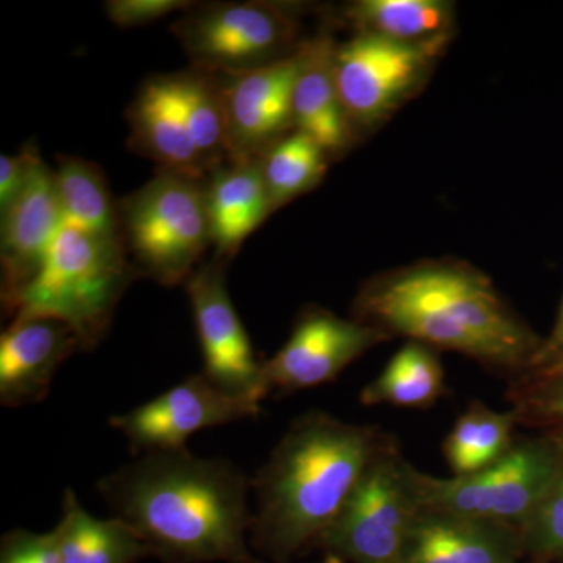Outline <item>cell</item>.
I'll return each instance as SVG.
<instances>
[{
    "label": "cell",
    "mask_w": 563,
    "mask_h": 563,
    "mask_svg": "<svg viewBox=\"0 0 563 563\" xmlns=\"http://www.w3.org/2000/svg\"><path fill=\"white\" fill-rule=\"evenodd\" d=\"M114 518L165 563H262L252 554L251 479L187 450L141 454L98 483Z\"/></svg>",
    "instance_id": "6da1fadb"
},
{
    "label": "cell",
    "mask_w": 563,
    "mask_h": 563,
    "mask_svg": "<svg viewBox=\"0 0 563 563\" xmlns=\"http://www.w3.org/2000/svg\"><path fill=\"white\" fill-rule=\"evenodd\" d=\"M385 432L312 410L291 422L251 479V544L274 563L312 547L342 514Z\"/></svg>",
    "instance_id": "7a4b0ae2"
},
{
    "label": "cell",
    "mask_w": 563,
    "mask_h": 563,
    "mask_svg": "<svg viewBox=\"0 0 563 563\" xmlns=\"http://www.w3.org/2000/svg\"><path fill=\"white\" fill-rule=\"evenodd\" d=\"M354 314L388 335L459 352L515 376L542 344L492 280L461 263H418L376 277L358 291Z\"/></svg>",
    "instance_id": "3957f363"
},
{
    "label": "cell",
    "mask_w": 563,
    "mask_h": 563,
    "mask_svg": "<svg viewBox=\"0 0 563 563\" xmlns=\"http://www.w3.org/2000/svg\"><path fill=\"white\" fill-rule=\"evenodd\" d=\"M139 277L124 244L63 228L10 317H46L65 322L76 335L79 350L91 351L106 339L122 295Z\"/></svg>",
    "instance_id": "277c9868"
},
{
    "label": "cell",
    "mask_w": 563,
    "mask_h": 563,
    "mask_svg": "<svg viewBox=\"0 0 563 563\" xmlns=\"http://www.w3.org/2000/svg\"><path fill=\"white\" fill-rule=\"evenodd\" d=\"M118 209L125 251L140 276L163 287L187 284L211 246L206 180L158 169Z\"/></svg>",
    "instance_id": "5b68a950"
},
{
    "label": "cell",
    "mask_w": 563,
    "mask_h": 563,
    "mask_svg": "<svg viewBox=\"0 0 563 563\" xmlns=\"http://www.w3.org/2000/svg\"><path fill=\"white\" fill-rule=\"evenodd\" d=\"M417 468L385 433L357 487L320 547L354 563H406L422 514Z\"/></svg>",
    "instance_id": "8992f818"
},
{
    "label": "cell",
    "mask_w": 563,
    "mask_h": 563,
    "mask_svg": "<svg viewBox=\"0 0 563 563\" xmlns=\"http://www.w3.org/2000/svg\"><path fill=\"white\" fill-rule=\"evenodd\" d=\"M563 455V435L515 440L514 446L481 472L440 479L417 472L424 510L507 526L520 532L553 483Z\"/></svg>",
    "instance_id": "52a82bcc"
},
{
    "label": "cell",
    "mask_w": 563,
    "mask_h": 563,
    "mask_svg": "<svg viewBox=\"0 0 563 563\" xmlns=\"http://www.w3.org/2000/svg\"><path fill=\"white\" fill-rule=\"evenodd\" d=\"M172 31L192 69L239 76L291 57L298 24L285 7L269 2H228L192 7Z\"/></svg>",
    "instance_id": "ba28073f"
},
{
    "label": "cell",
    "mask_w": 563,
    "mask_h": 563,
    "mask_svg": "<svg viewBox=\"0 0 563 563\" xmlns=\"http://www.w3.org/2000/svg\"><path fill=\"white\" fill-rule=\"evenodd\" d=\"M446 38L402 43L358 33L335 49L336 88L352 129L372 125L421 84Z\"/></svg>",
    "instance_id": "9c48e42d"
},
{
    "label": "cell",
    "mask_w": 563,
    "mask_h": 563,
    "mask_svg": "<svg viewBox=\"0 0 563 563\" xmlns=\"http://www.w3.org/2000/svg\"><path fill=\"white\" fill-rule=\"evenodd\" d=\"M261 404L222 390L199 373L152 401L111 417L110 424L135 454L169 453L187 450V440L203 429L257 417Z\"/></svg>",
    "instance_id": "30bf717a"
},
{
    "label": "cell",
    "mask_w": 563,
    "mask_h": 563,
    "mask_svg": "<svg viewBox=\"0 0 563 563\" xmlns=\"http://www.w3.org/2000/svg\"><path fill=\"white\" fill-rule=\"evenodd\" d=\"M224 269L225 263L211 261L185 284L201 344L202 373L222 390L262 402L272 390L229 296Z\"/></svg>",
    "instance_id": "8fae6325"
},
{
    "label": "cell",
    "mask_w": 563,
    "mask_h": 563,
    "mask_svg": "<svg viewBox=\"0 0 563 563\" xmlns=\"http://www.w3.org/2000/svg\"><path fill=\"white\" fill-rule=\"evenodd\" d=\"M390 336L376 325L309 307L299 314L287 343L263 362L266 384L269 390L290 393L332 383L352 362Z\"/></svg>",
    "instance_id": "7c38bea8"
},
{
    "label": "cell",
    "mask_w": 563,
    "mask_h": 563,
    "mask_svg": "<svg viewBox=\"0 0 563 563\" xmlns=\"http://www.w3.org/2000/svg\"><path fill=\"white\" fill-rule=\"evenodd\" d=\"M2 306L11 313L22 291L35 279L63 229L55 172L33 146L27 177L14 201L0 211Z\"/></svg>",
    "instance_id": "4fadbf2b"
},
{
    "label": "cell",
    "mask_w": 563,
    "mask_h": 563,
    "mask_svg": "<svg viewBox=\"0 0 563 563\" xmlns=\"http://www.w3.org/2000/svg\"><path fill=\"white\" fill-rule=\"evenodd\" d=\"M296 73L298 51L265 68L239 76H218L224 99L229 162L261 158L288 132H295Z\"/></svg>",
    "instance_id": "5bb4252c"
},
{
    "label": "cell",
    "mask_w": 563,
    "mask_h": 563,
    "mask_svg": "<svg viewBox=\"0 0 563 563\" xmlns=\"http://www.w3.org/2000/svg\"><path fill=\"white\" fill-rule=\"evenodd\" d=\"M79 350L65 322L46 317L13 318L0 336V402L18 409L43 401L62 363Z\"/></svg>",
    "instance_id": "9a60e30c"
},
{
    "label": "cell",
    "mask_w": 563,
    "mask_h": 563,
    "mask_svg": "<svg viewBox=\"0 0 563 563\" xmlns=\"http://www.w3.org/2000/svg\"><path fill=\"white\" fill-rule=\"evenodd\" d=\"M132 151L151 158L161 169L206 180L209 165L196 150L177 101L172 74L141 85L128 110Z\"/></svg>",
    "instance_id": "2e32d148"
},
{
    "label": "cell",
    "mask_w": 563,
    "mask_h": 563,
    "mask_svg": "<svg viewBox=\"0 0 563 563\" xmlns=\"http://www.w3.org/2000/svg\"><path fill=\"white\" fill-rule=\"evenodd\" d=\"M335 49L328 33L299 44L292 88L295 131L310 136L329 157L346 151L354 136L336 88Z\"/></svg>",
    "instance_id": "e0dca14e"
},
{
    "label": "cell",
    "mask_w": 563,
    "mask_h": 563,
    "mask_svg": "<svg viewBox=\"0 0 563 563\" xmlns=\"http://www.w3.org/2000/svg\"><path fill=\"white\" fill-rule=\"evenodd\" d=\"M520 532L507 526L437 510H422L406 563H517Z\"/></svg>",
    "instance_id": "ac0fdd59"
},
{
    "label": "cell",
    "mask_w": 563,
    "mask_h": 563,
    "mask_svg": "<svg viewBox=\"0 0 563 563\" xmlns=\"http://www.w3.org/2000/svg\"><path fill=\"white\" fill-rule=\"evenodd\" d=\"M206 203L213 261L228 263L273 213L261 158L225 162L214 168L206 179Z\"/></svg>",
    "instance_id": "d6986e66"
},
{
    "label": "cell",
    "mask_w": 563,
    "mask_h": 563,
    "mask_svg": "<svg viewBox=\"0 0 563 563\" xmlns=\"http://www.w3.org/2000/svg\"><path fill=\"white\" fill-rule=\"evenodd\" d=\"M54 532L62 563H136L154 555L120 518L101 520L88 514L73 488H66L63 517Z\"/></svg>",
    "instance_id": "ffe728a7"
},
{
    "label": "cell",
    "mask_w": 563,
    "mask_h": 563,
    "mask_svg": "<svg viewBox=\"0 0 563 563\" xmlns=\"http://www.w3.org/2000/svg\"><path fill=\"white\" fill-rule=\"evenodd\" d=\"M54 172L63 228L76 229L102 242L124 244L120 209L102 169L85 158L58 157Z\"/></svg>",
    "instance_id": "44dd1931"
},
{
    "label": "cell",
    "mask_w": 563,
    "mask_h": 563,
    "mask_svg": "<svg viewBox=\"0 0 563 563\" xmlns=\"http://www.w3.org/2000/svg\"><path fill=\"white\" fill-rule=\"evenodd\" d=\"M444 369L432 347L409 342L393 355L383 373L363 387V406L428 409L442 398Z\"/></svg>",
    "instance_id": "7402d4cb"
},
{
    "label": "cell",
    "mask_w": 563,
    "mask_h": 563,
    "mask_svg": "<svg viewBox=\"0 0 563 563\" xmlns=\"http://www.w3.org/2000/svg\"><path fill=\"white\" fill-rule=\"evenodd\" d=\"M344 20L361 33L402 43L446 38L453 7L440 0H362L344 10Z\"/></svg>",
    "instance_id": "603a6c76"
},
{
    "label": "cell",
    "mask_w": 563,
    "mask_h": 563,
    "mask_svg": "<svg viewBox=\"0 0 563 563\" xmlns=\"http://www.w3.org/2000/svg\"><path fill=\"white\" fill-rule=\"evenodd\" d=\"M517 424L512 410L496 412L474 401L444 440V457L454 476H468L498 462L514 446Z\"/></svg>",
    "instance_id": "cb8c5ba5"
},
{
    "label": "cell",
    "mask_w": 563,
    "mask_h": 563,
    "mask_svg": "<svg viewBox=\"0 0 563 563\" xmlns=\"http://www.w3.org/2000/svg\"><path fill=\"white\" fill-rule=\"evenodd\" d=\"M177 101L210 173L229 162L228 128L220 77L202 70L172 74Z\"/></svg>",
    "instance_id": "d4e9b609"
},
{
    "label": "cell",
    "mask_w": 563,
    "mask_h": 563,
    "mask_svg": "<svg viewBox=\"0 0 563 563\" xmlns=\"http://www.w3.org/2000/svg\"><path fill=\"white\" fill-rule=\"evenodd\" d=\"M328 158L310 136L298 131L273 144L261 157L272 211L317 187L328 169Z\"/></svg>",
    "instance_id": "484cf974"
},
{
    "label": "cell",
    "mask_w": 563,
    "mask_h": 563,
    "mask_svg": "<svg viewBox=\"0 0 563 563\" xmlns=\"http://www.w3.org/2000/svg\"><path fill=\"white\" fill-rule=\"evenodd\" d=\"M506 398L518 424L563 431V363L517 374Z\"/></svg>",
    "instance_id": "4316f807"
},
{
    "label": "cell",
    "mask_w": 563,
    "mask_h": 563,
    "mask_svg": "<svg viewBox=\"0 0 563 563\" xmlns=\"http://www.w3.org/2000/svg\"><path fill=\"white\" fill-rule=\"evenodd\" d=\"M521 544L540 561L563 559V455L553 483L521 529Z\"/></svg>",
    "instance_id": "83f0119b"
},
{
    "label": "cell",
    "mask_w": 563,
    "mask_h": 563,
    "mask_svg": "<svg viewBox=\"0 0 563 563\" xmlns=\"http://www.w3.org/2000/svg\"><path fill=\"white\" fill-rule=\"evenodd\" d=\"M0 563H62L55 532L14 529L2 537Z\"/></svg>",
    "instance_id": "f1b7e54d"
},
{
    "label": "cell",
    "mask_w": 563,
    "mask_h": 563,
    "mask_svg": "<svg viewBox=\"0 0 563 563\" xmlns=\"http://www.w3.org/2000/svg\"><path fill=\"white\" fill-rule=\"evenodd\" d=\"M192 5L196 3L187 0H109L106 13L120 27H140Z\"/></svg>",
    "instance_id": "f546056e"
},
{
    "label": "cell",
    "mask_w": 563,
    "mask_h": 563,
    "mask_svg": "<svg viewBox=\"0 0 563 563\" xmlns=\"http://www.w3.org/2000/svg\"><path fill=\"white\" fill-rule=\"evenodd\" d=\"M33 146H25L16 155H0V211L16 198L27 177Z\"/></svg>",
    "instance_id": "4dcf8cb0"
},
{
    "label": "cell",
    "mask_w": 563,
    "mask_h": 563,
    "mask_svg": "<svg viewBox=\"0 0 563 563\" xmlns=\"http://www.w3.org/2000/svg\"><path fill=\"white\" fill-rule=\"evenodd\" d=\"M561 363H563V302L553 331L540 344L525 372H539V369L551 368V366L561 365Z\"/></svg>",
    "instance_id": "1f68e13d"
},
{
    "label": "cell",
    "mask_w": 563,
    "mask_h": 563,
    "mask_svg": "<svg viewBox=\"0 0 563 563\" xmlns=\"http://www.w3.org/2000/svg\"><path fill=\"white\" fill-rule=\"evenodd\" d=\"M324 563H344L342 558L336 554L329 553L325 555Z\"/></svg>",
    "instance_id": "d6a6232c"
}]
</instances>
